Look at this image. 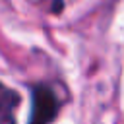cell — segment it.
Returning a JSON list of instances; mask_svg holds the SVG:
<instances>
[{
    "label": "cell",
    "mask_w": 124,
    "mask_h": 124,
    "mask_svg": "<svg viewBox=\"0 0 124 124\" xmlns=\"http://www.w3.org/2000/svg\"><path fill=\"white\" fill-rule=\"evenodd\" d=\"M60 108V99L54 89L46 85L33 87V105H31V118L29 124H48Z\"/></svg>",
    "instance_id": "6da1fadb"
},
{
    "label": "cell",
    "mask_w": 124,
    "mask_h": 124,
    "mask_svg": "<svg viewBox=\"0 0 124 124\" xmlns=\"http://www.w3.org/2000/svg\"><path fill=\"white\" fill-rule=\"evenodd\" d=\"M19 105V95L0 83V124H16V108Z\"/></svg>",
    "instance_id": "7a4b0ae2"
}]
</instances>
